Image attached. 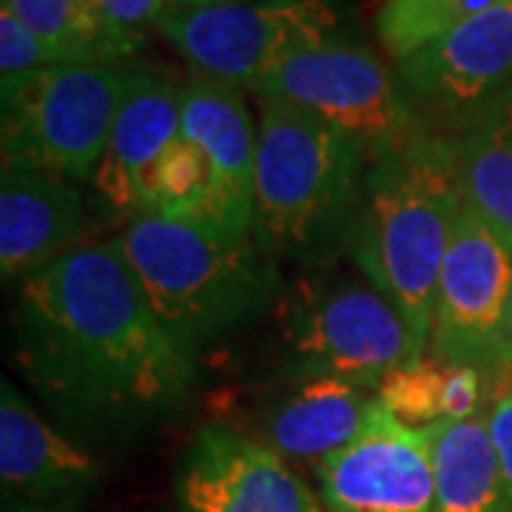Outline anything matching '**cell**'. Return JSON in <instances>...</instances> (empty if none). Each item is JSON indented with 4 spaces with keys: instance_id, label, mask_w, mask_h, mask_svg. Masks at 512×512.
Masks as SVG:
<instances>
[{
    "instance_id": "18",
    "label": "cell",
    "mask_w": 512,
    "mask_h": 512,
    "mask_svg": "<svg viewBox=\"0 0 512 512\" xmlns=\"http://www.w3.org/2000/svg\"><path fill=\"white\" fill-rule=\"evenodd\" d=\"M433 436V512H512L495 453L487 410L473 419L430 427Z\"/></svg>"
},
{
    "instance_id": "6",
    "label": "cell",
    "mask_w": 512,
    "mask_h": 512,
    "mask_svg": "<svg viewBox=\"0 0 512 512\" xmlns=\"http://www.w3.org/2000/svg\"><path fill=\"white\" fill-rule=\"evenodd\" d=\"M128 74L111 63H57L3 77V168L92 183Z\"/></svg>"
},
{
    "instance_id": "3",
    "label": "cell",
    "mask_w": 512,
    "mask_h": 512,
    "mask_svg": "<svg viewBox=\"0 0 512 512\" xmlns=\"http://www.w3.org/2000/svg\"><path fill=\"white\" fill-rule=\"evenodd\" d=\"M365 148L311 111L262 97L254 237L276 262L325 268L348 254L367 174Z\"/></svg>"
},
{
    "instance_id": "2",
    "label": "cell",
    "mask_w": 512,
    "mask_h": 512,
    "mask_svg": "<svg viewBox=\"0 0 512 512\" xmlns=\"http://www.w3.org/2000/svg\"><path fill=\"white\" fill-rule=\"evenodd\" d=\"M461 205L458 137L424 128L367 165L348 254L402 313L421 356L430 348L436 288Z\"/></svg>"
},
{
    "instance_id": "10",
    "label": "cell",
    "mask_w": 512,
    "mask_h": 512,
    "mask_svg": "<svg viewBox=\"0 0 512 512\" xmlns=\"http://www.w3.org/2000/svg\"><path fill=\"white\" fill-rule=\"evenodd\" d=\"M396 80L421 126L458 137L512 86V0L404 57Z\"/></svg>"
},
{
    "instance_id": "22",
    "label": "cell",
    "mask_w": 512,
    "mask_h": 512,
    "mask_svg": "<svg viewBox=\"0 0 512 512\" xmlns=\"http://www.w3.org/2000/svg\"><path fill=\"white\" fill-rule=\"evenodd\" d=\"M55 63H109L83 0H6Z\"/></svg>"
},
{
    "instance_id": "25",
    "label": "cell",
    "mask_w": 512,
    "mask_h": 512,
    "mask_svg": "<svg viewBox=\"0 0 512 512\" xmlns=\"http://www.w3.org/2000/svg\"><path fill=\"white\" fill-rule=\"evenodd\" d=\"M487 424H490V436H493L495 453H498L504 487H507L512 504V387L498 393L493 404L487 407Z\"/></svg>"
},
{
    "instance_id": "7",
    "label": "cell",
    "mask_w": 512,
    "mask_h": 512,
    "mask_svg": "<svg viewBox=\"0 0 512 512\" xmlns=\"http://www.w3.org/2000/svg\"><path fill=\"white\" fill-rule=\"evenodd\" d=\"M157 32L197 77L254 89L299 52L348 37L336 0H177Z\"/></svg>"
},
{
    "instance_id": "11",
    "label": "cell",
    "mask_w": 512,
    "mask_h": 512,
    "mask_svg": "<svg viewBox=\"0 0 512 512\" xmlns=\"http://www.w3.org/2000/svg\"><path fill=\"white\" fill-rule=\"evenodd\" d=\"M325 512H433V436L382 402L359 436L316 467Z\"/></svg>"
},
{
    "instance_id": "9",
    "label": "cell",
    "mask_w": 512,
    "mask_h": 512,
    "mask_svg": "<svg viewBox=\"0 0 512 512\" xmlns=\"http://www.w3.org/2000/svg\"><path fill=\"white\" fill-rule=\"evenodd\" d=\"M512 296V248L461 205L436 288L427 356L470 365L504 390V333Z\"/></svg>"
},
{
    "instance_id": "23",
    "label": "cell",
    "mask_w": 512,
    "mask_h": 512,
    "mask_svg": "<svg viewBox=\"0 0 512 512\" xmlns=\"http://www.w3.org/2000/svg\"><path fill=\"white\" fill-rule=\"evenodd\" d=\"M109 63L140 49L148 29H157L177 0H83Z\"/></svg>"
},
{
    "instance_id": "24",
    "label": "cell",
    "mask_w": 512,
    "mask_h": 512,
    "mask_svg": "<svg viewBox=\"0 0 512 512\" xmlns=\"http://www.w3.org/2000/svg\"><path fill=\"white\" fill-rule=\"evenodd\" d=\"M46 66H57L52 52L29 32V26L3 0L0 6V77H18V74L46 69Z\"/></svg>"
},
{
    "instance_id": "4",
    "label": "cell",
    "mask_w": 512,
    "mask_h": 512,
    "mask_svg": "<svg viewBox=\"0 0 512 512\" xmlns=\"http://www.w3.org/2000/svg\"><path fill=\"white\" fill-rule=\"evenodd\" d=\"M151 311L200 356L259 319L285 288L279 262L254 234L237 237L177 217H140L114 237Z\"/></svg>"
},
{
    "instance_id": "1",
    "label": "cell",
    "mask_w": 512,
    "mask_h": 512,
    "mask_svg": "<svg viewBox=\"0 0 512 512\" xmlns=\"http://www.w3.org/2000/svg\"><path fill=\"white\" fill-rule=\"evenodd\" d=\"M12 353L60 419L94 433L148 427L197 382V353L151 311L114 239L83 245L20 282Z\"/></svg>"
},
{
    "instance_id": "27",
    "label": "cell",
    "mask_w": 512,
    "mask_h": 512,
    "mask_svg": "<svg viewBox=\"0 0 512 512\" xmlns=\"http://www.w3.org/2000/svg\"><path fill=\"white\" fill-rule=\"evenodd\" d=\"M9 512H46V510H9Z\"/></svg>"
},
{
    "instance_id": "12",
    "label": "cell",
    "mask_w": 512,
    "mask_h": 512,
    "mask_svg": "<svg viewBox=\"0 0 512 512\" xmlns=\"http://www.w3.org/2000/svg\"><path fill=\"white\" fill-rule=\"evenodd\" d=\"M174 484L183 512H325L285 458L220 421L194 433Z\"/></svg>"
},
{
    "instance_id": "14",
    "label": "cell",
    "mask_w": 512,
    "mask_h": 512,
    "mask_svg": "<svg viewBox=\"0 0 512 512\" xmlns=\"http://www.w3.org/2000/svg\"><path fill=\"white\" fill-rule=\"evenodd\" d=\"M379 404V393L345 379H285L251 413L259 444L285 461H322L359 436Z\"/></svg>"
},
{
    "instance_id": "13",
    "label": "cell",
    "mask_w": 512,
    "mask_h": 512,
    "mask_svg": "<svg viewBox=\"0 0 512 512\" xmlns=\"http://www.w3.org/2000/svg\"><path fill=\"white\" fill-rule=\"evenodd\" d=\"M180 134L197 148L208 168L205 225L248 237L254 234V183L259 131L237 89L205 77L180 86Z\"/></svg>"
},
{
    "instance_id": "20",
    "label": "cell",
    "mask_w": 512,
    "mask_h": 512,
    "mask_svg": "<svg viewBox=\"0 0 512 512\" xmlns=\"http://www.w3.org/2000/svg\"><path fill=\"white\" fill-rule=\"evenodd\" d=\"M487 376L470 365H450L421 356L396 367L379 384V402L407 427L430 430L447 421L473 419L484 413Z\"/></svg>"
},
{
    "instance_id": "5",
    "label": "cell",
    "mask_w": 512,
    "mask_h": 512,
    "mask_svg": "<svg viewBox=\"0 0 512 512\" xmlns=\"http://www.w3.org/2000/svg\"><path fill=\"white\" fill-rule=\"evenodd\" d=\"M276 302L274 350L285 379L330 376L379 390L396 367L421 359L402 313L367 279H299Z\"/></svg>"
},
{
    "instance_id": "21",
    "label": "cell",
    "mask_w": 512,
    "mask_h": 512,
    "mask_svg": "<svg viewBox=\"0 0 512 512\" xmlns=\"http://www.w3.org/2000/svg\"><path fill=\"white\" fill-rule=\"evenodd\" d=\"M504 0H384L376 15V35L393 63L416 55L436 37Z\"/></svg>"
},
{
    "instance_id": "16",
    "label": "cell",
    "mask_w": 512,
    "mask_h": 512,
    "mask_svg": "<svg viewBox=\"0 0 512 512\" xmlns=\"http://www.w3.org/2000/svg\"><path fill=\"white\" fill-rule=\"evenodd\" d=\"M86 202L74 183L3 168L0 177V271L23 282L60 256L83 248Z\"/></svg>"
},
{
    "instance_id": "17",
    "label": "cell",
    "mask_w": 512,
    "mask_h": 512,
    "mask_svg": "<svg viewBox=\"0 0 512 512\" xmlns=\"http://www.w3.org/2000/svg\"><path fill=\"white\" fill-rule=\"evenodd\" d=\"M100 467L80 444L57 433L9 379L0 393V481L29 501L80 498L97 487Z\"/></svg>"
},
{
    "instance_id": "15",
    "label": "cell",
    "mask_w": 512,
    "mask_h": 512,
    "mask_svg": "<svg viewBox=\"0 0 512 512\" xmlns=\"http://www.w3.org/2000/svg\"><path fill=\"white\" fill-rule=\"evenodd\" d=\"M180 126V86L157 74H128L126 94L111 126L109 146L89 183L94 200L106 214L126 220V225L137 217V205L148 177L168 146L180 137Z\"/></svg>"
},
{
    "instance_id": "26",
    "label": "cell",
    "mask_w": 512,
    "mask_h": 512,
    "mask_svg": "<svg viewBox=\"0 0 512 512\" xmlns=\"http://www.w3.org/2000/svg\"><path fill=\"white\" fill-rule=\"evenodd\" d=\"M512 387V296H510V313H507V333H504V390ZM501 390V393H504Z\"/></svg>"
},
{
    "instance_id": "19",
    "label": "cell",
    "mask_w": 512,
    "mask_h": 512,
    "mask_svg": "<svg viewBox=\"0 0 512 512\" xmlns=\"http://www.w3.org/2000/svg\"><path fill=\"white\" fill-rule=\"evenodd\" d=\"M461 197L512 248V86L458 134Z\"/></svg>"
},
{
    "instance_id": "8",
    "label": "cell",
    "mask_w": 512,
    "mask_h": 512,
    "mask_svg": "<svg viewBox=\"0 0 512 512\" xmlns=\"http://www.w3.org/2000/svg\"><path fill=\"white\" fill-rule=\"evenodd\" d=\"M259 97L311 111L356 140L370 163L399 151L424 131L404 100L399 80L350 35L285 60L262 83Z\"/></svg>"
}]
</instances>
